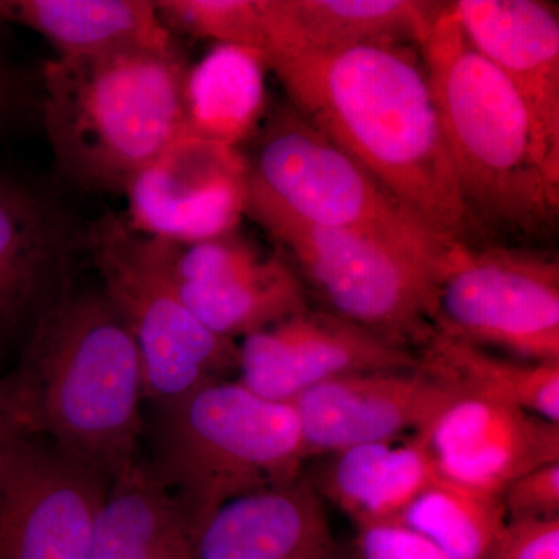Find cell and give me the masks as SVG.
Masks as SVG:
<instances>
[{"mask_svg":"<svg viewBox=\"0 0 559 559\" xmlns=\"http://www.w3.org/2000/svg\"><path fill=\"white\" fill-rule=\"evenodd\" d=\"M288 103L441 242H477L421 51L371 43L271 62Z\"/></svg>","mask_w":559,"mask_h":559,"instance_id":"6da1fadb","label":"cell"},{"mask_svg":"<svg viewBox=\"0 0 559 559\" xmlns=\"http://www.w3.org/2000/svg\"><path fill=\"white\" fill-rule=\"evenodd\" d=\"M20 348L3 381L28 432L109 481L138 462L142 359L102 286L72 280Z\"/></svg>","mask_w":559,"mask_h":559,"instance_id":"7a4b0ae2","label":"cell"},{"mask_svg":"<svg viewBox=\"0 0 559 559\" xmlns=\"http://www.w3.org/2000/svg\"><path fill=\"white\" fill-rule=\"evenodd\" d=\"M474 240L540 248L558 234L559 168L510 81L443 3L419 46Z\"/></svg>","mask_w":559,"mask_h":559,"instance_id":"3957f363","label":"cell"},{"mask_svg":"<svg viewBox=\"0 0 559 559\" xmlns=\"http://www.w3.org/2000/svg\"><path fill=\"white\" fill-rule=\"evenodd\" d=\"M178 46L53 57L39 73V120L60 170L76 186L124 193L186 130Z\"/></svg>","mask_w":559,"mask_h":559,"instance_id":"277c9868","label":"cell"},{"mask_svg":"<svg viewBox=\"0 0 559 559\" xmlns=\"http://www.w3.org/2000/svg\"><path fill=\"white\" fill-rule=\"evenodd\" d=\"M151 406L153 457L146 463L193 538L227 503L304 476L308 455L293 404L224 380Z\"/></svg>","mask_w":559,"mask_h":559,"instance_id":"5b68a950","label":"cell"},{"mask_svg":"<svg viewBox=\"0 0 559 559\" xmlns=\"http://www.w3.org/2000/svg\"><path fill=\"white\" fill-rule=\"evenodd\" d=\"M246 216L270 235L322 310L401 347L433 336L432 264L349 231L316 226L278 204L249 175Z\"/></svg>","mask_w":559,"mask_h":559,"instance_id":"8992f818","label":"cell"},{"mask_svg":"<svg viewBox=\"0 0 559 559\" xmlns=\"http://www.w3.org/2000/svg\"><path fill=\"white\" fill-rule=\"evenodd\" d=\"M249 143L250 179L294 215L371 238L436 266L447 242L288 102L270 106Z\"/></svg>","mask_w":559,"mask_h":559,"instance_id":"52a82bcc","label":"cell"},{"mask_svg":"<svg viewBox=\"0 0 559 559\" xmlns=\"http://www.w3.org/2000/svg\"><path fill=\"white\" fill-rule=\"evenodd\" d=\"M436 333L513 358L559 362V263L554 252L451 242L433 267Z\"/></svg>","mask_w":559,"mask_h":559,"instance_id":"ba28073f","label":"cell"},{"mask_svg":"<svg viewBox=\"0 0 559 559\" xmlns=\"http://www.w3.org/2000/svg\"><path fill=\"white\" fill-rule=\"evenodd\" d=\"M102 289L127 322L150 404L165 403L238 370V344L216 336L180 301L127 218L108 213L84 230Z\"/></svg>","mask_w":559,"mask_h":559,"instance_id":"9c48e42d","label":"cell"},{"mask_svg":"<svg viewBox=\"0 0 559 559\" xmlns=\"http://www.w3.org/2000/svg\"><path fill=\"white\" fill-rule=\"evenodd\" d=\"M145 240L180 301L224 340H245L310 308L285 255L266 252L238 229L194 242Z\"/></svg>","mask_w":559,"mask_h":559,"instance_id":"30bf717a","label":"cell"},{"mask_svg":"<svg viewBox=\"0 0 559 559\" xmlns=\"http://www.w3.org/2000/svg\"><path fill=\"white\" fill-rule=\"evenodd\" d=\"M109 480L39 436L0 460V559H87Z\"/></svg>","mask_w":559,"mask_h":559,"instance_id":"8fae6325","label":"cell"},{"mask_svg":"<svg viewBox=\"0 0 559 559\" xmlns=\"http://www.w3.org/2000/svg\"><path fill=\"white\" fill-rule=\"evenodd\" d=\"M127 221L140 235L194 242L237 230L246 216L245 151L183 130L131 180Z\"/></svg>","mask_w":559,"mask_h":559,"instance_id":"7c38bea8","label":"cell"},{"mask_svg":"<svg viewBox=\"0 0 559 559\" xmlns=\"http://www.w3.org/2000/svg\"><path fill=\"white\" fill-rule=\"evenodd\" d=\"M417 367L418 355L411 348L322 308H307L238 344L241 384L277 403L290 404L347 374Z\"/></svg>","mask_w":559,"mask_h":559,"instance_id":"4fadbf2b","label":"cell"},{"mask_svg":"<svg viewBox=\"0 0 559 559\" xmlns=\"http://www.w3.org/2000/svg\"><path fill=\"white\" fill-rule=\"evenodd\" d=\"M460 395L421 367L362 371L316 385L293 401L308 457L388 443L428 428Z\"/></svg>","mask_w":559,"mask_h":559,"instance_id":"5bb4252c","label":"cell"},{"mask_svg":"<svg viewBox=\"0 0 559 559\" xmlns=\"http://www.w3.org/2000/svg\"><path fill=\"white\" fill-rule=\"evenodd\" d=\"M84 230L53 200L0 176V362L73 280Z\"/></svg>","mask_w":559,"mask_h":559,"instance_id":"9a60e30c","label":"cell"},{"mask_svg":"<svg viewBox=\"0 0 559 559\" xmlns=\"http://www.w3.org/2000/svg\"><path fill=\"white\" fill-rule=\"evenodd\" d=\"M444 479L500 496L528 471L559 462V425L518 407L460 393L419 430Z\"/></svg>","mask_w":559,"mask_h":559,"instance_id":"2e32d148","label":"cell"},{"mask_svg":"<svg viewBox=\"0 0 559 559\" xmlns=\"http://www.w3.org/2000/svg\"><path fill=\"white\" fill-rule=\"evenodd\" d=\"M471 46L510 81L559 168V20L538 0L452 2Z\"/></svg>","mask_w":559,"mask_h":559,"instance_id":"e0dca14e","label":"cell"},{"mask_svg":"<svg viewBox=\"0 0 559 559\" xmlns=\"http://www.w3.org/2000/svg\"><path fill=\"white\" fill-rule=\"evenodd\" d=\"M197 559H345L310 477L227 503L194 538Z\"/></svg>","mask_w":559,"mask_h":559,"instance_id":"ac0fdd59","label":"cell"},{"mask_svg":"<svg viewBox=\"0 0 559 559\" xmlns=\"http://www.w3.org/2000/svg\"><path fill=\"white\" fill-rule=\"evenodd\" d=\"M271 62L371 43L421 46L443 3L419 0H260Z\"/></svg>","mask_w":559,"mask_h":559,"instance_id":"d6986e66","label":"cell"},{"mask_svg":"<svg viewBox=\"0 0 559 559\" xmlns=\"http://www.w3.org/2000/svg\"><path fill=\"white\" fill-rule=\"evenodd\" d=\"M439 476L417 432L403 443L364 444L326 455L311 481L320 498L331 500L360 528L393 524Z\"/></svg>","mask_w":559,"mask_h":559,"instance_id":"ffe728a7","label":"cell"},{"mask_svg":"<svg viewBox=\"0 0 559 559\" xmlns=\"http://www.w3.org/2000/svg\"><path fill=\"white\" fill-rule=\"evenodd\" d=\"M0 25L38 33L57 57L176 46L154 0H0Z\"/></svg>","mask_w":559,"mask_h":559,"instance_id":"44dd1931","label":"cell"},{"mask_svg":"<svg viewBox=\"0 0 559 559\" xmlns=\"http://www.w3.org/2000/svg\"><path fill=\"white\" fill-rule=\"evenodd\" d=\"M87 559H197L193 535L148 463L139 459L109 481Z\"/></svg>","mask_w":559,"mask_h":559,"instance_id":"7402d4cb","label":"cell"},{"mask_svg":"<svg viewBox=\"0 0 559 559\" xmlns=\"http://www.w3.org/2000/svg\"><path fill=\"white\" fill-rule=\"evenodd\" d=\"M267 70L259 51L215 44L187 70L186 130L197 138L234 148L249 143L270 110Z\"/></svg>","mask_w":559,"mask_h":559,"instance_id":"603a6c76","label":"cell"},{"mask_svg":"<svg viewBox=\"0 0 559 559\" xmlns=\"http://www.w3.org/2000/svg\"><path fill=\"white\" fill-rule=\"evenodd\" d=\"M419 367L460 393L518 407L559 425V362L498 356L436 333L419 349Z\"/></svg>","mask_w":559,"mask_h":559,"instance_id":"cb8c5ba5","label":"cell"},{"mask_svg":"<svg viewBox=\"0 0 559 559\" xmlns=\"http://www.w3.org/2000/svg\"><path fill=\"white\" fill-rule=\"evenodd\" d=\"M506 522L499 496L439 476L393 524L428 539L448 559H487Z\"/></svg>","mask_w":559,"mask_h":559,"instance_id":"d4e9b609","label":"cell"},{"mask_svg":"<svg viewBox=\"0 0 559 559\" xmlns=\"http://www.w3.org/2000/svg\"><path fill=\"white\" fill-rule=\"evenodd\" d=\"M168 31L215 44L248 47L263 57L260 0H154Z\"/></svg>","mask_w":559,"mask_h":559,"instance_id":"484cf974","label":"cell"},{"mask_svg":"<svg viewBox=\"0 0 559 559\" xmlns=\"http://www.w3.org/2000/svg\"><path fill=\"white\" fill-rule=\"evenodd\" d=\"M507 521L559 518V462L522 474L500 492Z\"/></svg>","mask_w":559,"mask_h":559,"instance_id":"4316f807","label":"cell"},{"mask_svg":"<svg viewBox=\"0 0 559 559\" xmlns=\"http://www.w3.org/2000/svg\"><path fill=\"white\" fill-rule=\"evenodd\" d=\"M39 80H33L0 40V139L39 119Z\"/></svg>","mask_w":559,"mask_h":559,"instance_id":"83f0119b","label":"cell"},{"mask_svg":"<svg viewBox=\"0 0 559 559\" xmlns=\"http://www.w3.org/2000/svg\"><path fill=\"white\" fill-rule=\"evenodd\" d=\"M349 559H448L428 539L400 524L358 528Z\"/></svg>","mask_w":559,"mask_h":559,"instance_id":"f1b7e54d","label":"cell"},{"mask_svg":"<svg viewBox=\"0 0 559 559\" xmlns=\"http://www.w3.org/2000/svg\"><path fill=\"white\" fill-rule=\"evenodd\" d=\"M487 559H559V518L507 521Z\"/></svg>","mask_w":559,"mask_h":559,"instance_id":"f546056e","label":"cell"},{"mask_svg":"<svg viewBox=\"0 0 559 559\" xmlns=\"http://www.w3.org/2000/svg\"><path fill=\"white\" fill-rule=\"evenodd\" d=\"M28 433L31 432L25 428L20 412L14 406L3 381V373L0 371V460L14 441Z\"/></svg>","mask_w":559,"mask_h":559,"instance_id":"4dcf8cb0","label":"cell"}]
</instances>
